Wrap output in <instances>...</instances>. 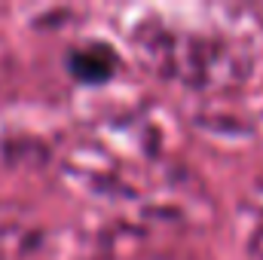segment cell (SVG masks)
Returning a JSON list of instances; mask_svg holds the SVG:
<instances>
[{
    "label": "cell",
    "instance_id": "obj_1",
    "mask_svg": "<svg viewBox=\"0 0 263 260\" xmlns=\"http://www.w3.org/2000/svg\"><path fill=\"white\" fill-rule=\"evenodd\" d=\"M70 65L77 70V77L83 80H104L110 77V52H104V46L83 49V52H73Z\"/></svg>",
    "mask_w": 263,
    "mask_h": 260
}]
</instances>
